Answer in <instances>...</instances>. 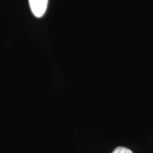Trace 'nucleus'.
<instances>
[{
	"label": "nucleus",
	"mask_w": 153,
	"mask_h": 153,
	"mask_svg": "<svg viewBox=\"0 0 153 153\" xmlns=\"http://www.w3.org/2000/svg\"><path fill=\"white\" fill-rule=\"evenodd\" d=\"M30 9L34 16L40 18L44 16L47 10L49 0H28Z\"/></svg>",
	"instance_id": "obj_1"
},
{
	"label": "nucleus",
	"mask_w": 153,
	"mask_h": 153,
	"mask_svg": "<svg viewBox=\"0 0 153 153\" xmlns=\"http://www.w3.org/2000/svg\"><path fill=\"white\" fill-rule=\"evenodd\" d=\"M112 153H133L132 151L125 147H117L115 149Z\"/></svg>",
	"instance_id": "obj_2"
}]
</instances>
